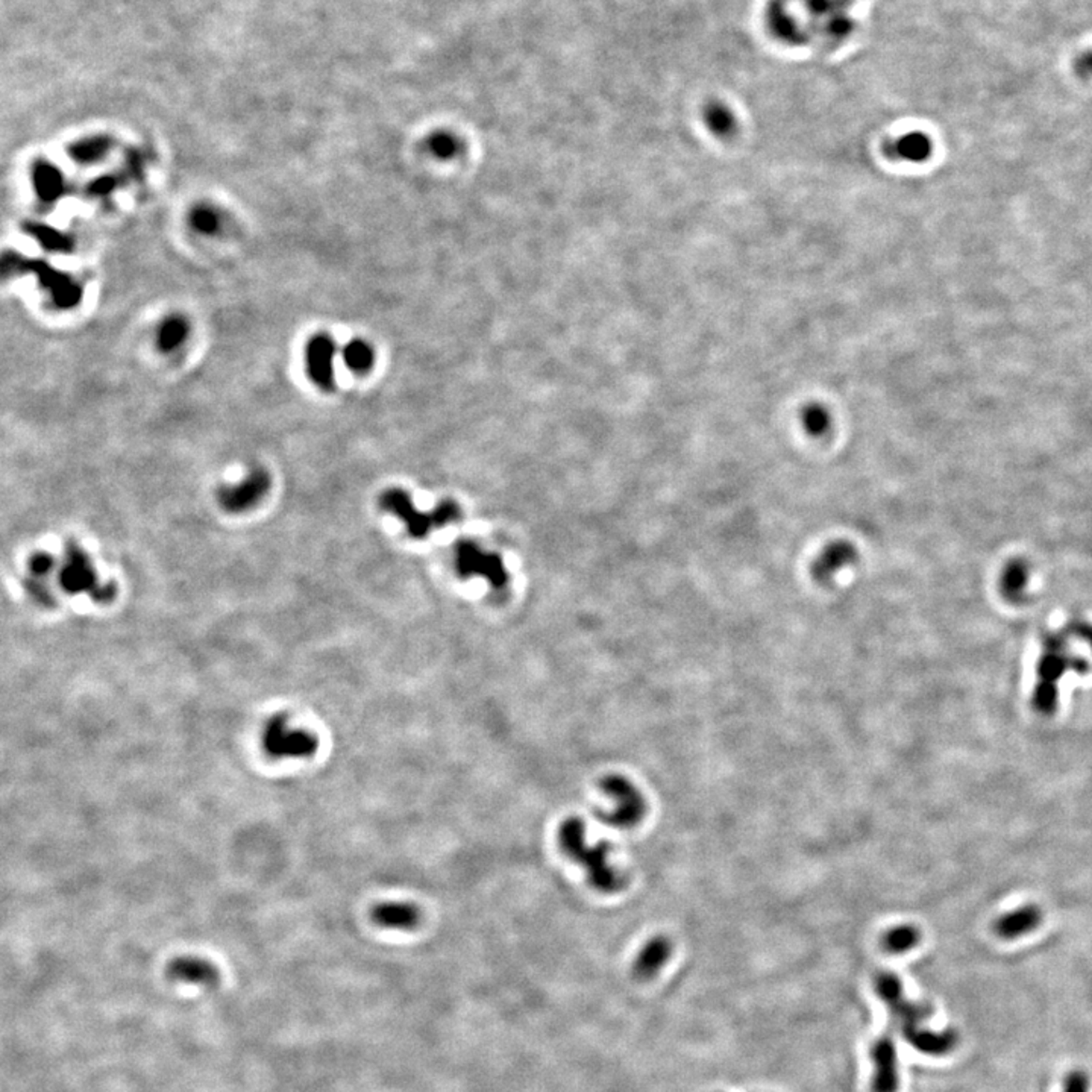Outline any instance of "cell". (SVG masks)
Returning <instances> with one entry per match:
<instances>
[{
	"mask_svg": "<svg viewBox=\"0 0 1092 1092\" xmlns=\"http://www.w3.org/2000/svg\"><path fill=\"white\" fill-rule=\"evenodd\" d=\"M558 843L569 859L586 871L590 885L604 894H614L626 885V879L610 865V845L606 842L589 845L586 842V824L577 816H569L560 824Z\"/></svg>",
	"mask_w": 1092,
	"mask_h": 1092,
	"instance_id": "1",
	"label": "cell"
},
{
	"mask_svg": "<svg viewBox=\"0 0 1092 1092\" xmlns=\"http://www.w3.org/2000/svg\"><path fill=\"white\" fill-rule=\"evenodd\" d=\"M1065 634H1050L1045 637L1044 653L1038 663V683L1033 692L1032 705L1038 713L1049 717L1057 707V685L1069 671L1077 674L1088 673V663L1079 658H1072L1065 651Z\"/></svg>",
	"mask_w": 1092,
	"mask_h": 1092,
	"instance_id": "2",
	"label": "cell"
},
{
	"mask_svg": "<svg viewBox=\"0 0 1092 1092\" xmlns=\"http://www.w3.org/2000/svg\"><path fill=\"white\" fill-rule=\"evenodd\" d=\"M380 504L386 511L401 519L407 526L408 535L415 538H427L434 528H442L454 523L462 516V510L454 501H444L430 513L416 508L407 492L390 489L381 496Z\"/></svg>",
	"mask_w": 1092,
	"mask_h": 1092,
	"instance_id": "3",
	"label": "cell"
},
{
	"mask_svg": "<svg viewBox=\"0 0 1092 1092\" xmlns=\"http://www.w3.org/2000/svg\"><path fill=\"white\" fill-rule=\"evenodd\" d=\"M60 586L68 594H88L93 601L107 604L115 597L113 583H100L88 555L76 543H68L60 568Z\"/></svg>",
	"mask_w": 1092,
	"mask_h": 1092,
	"instance_id": "4",
	"label": "cell"
},
{
	"mask_svg": "<svg viewBox=\"0 0 1092 1092\" xmlns=\"http://www.w3.org/2000/svg\"><path fill=\"white\" fill-rule=\"evenodd\" d=\"M601 789L614 801V811L609 813L599 811L598 818L610 827H634L645 815V799L642 798L641 792L637 791L633 783H629L626 777L612 776L601 780Z\"/></svg>",
	"mask_w": 1092,
	"mask_h": 1092,
	"instance_id": "5",
	"label": "cell"
},
{
	"mask_svg": "<svg viewBox=\"0 0 1092 1092\" xmlns=\"http://www.w3.org/2000/svg\"><path fill=\"white\" fill-rule=\"evenodd\" d=\"M455 569L462 578H486L495 589H501L508 583L501 555L484 551L472 540H460L455 545Z\"/></svg>",
	"mask_w": 1092,
	"mask_h": 1092,
	"instance_id": "6",
	"label": "cell"
},
{
	"mask_svg": "<svg viewBox=\"0 0 1092 1092\" xmlns=\"http://www.w3.org/2000/svg\"><path fill=\"white\" fill-rule=\"evenodd\" d=\"M265 751L275 757H310L319 747V740L311 733L290 728L284 717L269 720L265 730Z\"/></svg>",
	"mask_w": 1092,
	"mask_h": 1092,
	"instance_id": "7",
	"label": "cell"
},
{
	"mask_svg": "<svg viewBox=\"0 0 1092 1092\" xmlns=\"http://www.w3.org/2000/svg\"><path fill=\"white\" fill-rule=\"evenodd\" d=\"M270 484V476L265 469H253L240 483L222 487L218 492L219 503L233 513L250 510L267 495Z\"/></svg>",
	"mask_w": 1092,
	"mask_h": 1092,
	"instance_id": "8",
	"label": "cell"
},
{
	"mask_svg": "<svg viewBox=\"0 0 1092 1092\" xmlns=\"http://www.w3.org/2000/svg\"><path fill=\"white\" fill-rule=\"evenodd\" d=\"M871 1061L874 1065L871 1089L872 1092H897L899 1089V1059L890 1038H880L871 1047Z\"/></svg>",
	"mask_w": 1092,
	"mask_h": 1092,
	"instance_id": "9",
	"label": "cell"
},
{
	"mask_svg": "<svg viewBox=\"0 0 1092 1092\" xmlns=\"http://www.w3.org/2000/svg\"><path fill=\"white\" fill-rule=\"evenodd\" d=\"M334 358L336 346L326 336L311 339L307 348V371L314 385L331 390L334 387Z\"/></svg>",
	"mask_w": 1092,
	"mask_h": 1092,
	"instance_id": "10",
	"label": "cell"
},
{
	"mask_svg": "<svg viewBox=\"0 0 1092 1092\" xmlns=\"http://www.w3.org/2000/svg\"><path fill=\"white\" fill-rule=\"evenodd\" d=\"M371 918L383 929L410 932L419 927L422 914L413 902H385L372 907Z\"/></svg>",
	"mask_w": 1092,
	"mask_h": 1092,
	"instance_id": "11",
	"label": "cell"
},
{
	"mask_svg": "<svg viewBox=\"0 0 1092 1092\" xmlns=\"http://www.w3.org/2000/svg\"><path fill=\"white\" fill-rule=\"evenodd\" d=\"M169 978L189 985L214 988L219 985L220 974L208 961L199 958H179L169 965Z\"/></svg>",
	"mask_w": 1092,
	"mask_h": 1092,
	"instance_id": "12",
	"label": "cell"
},
{
	"mask_svg": "<svg viewBox=\"0 0 1092 1092\" xmlns=\"http://www.w3.org/2000/svg\"><path fill=\"white\" fill-rule=\"evenodd\" d=\"M1041 919L1039 907L1027 904L1000 917L993 924V932L1001 939L1020 938L1023 934L1035 931Z\"/></svg>",
	"mask_w": 1092,
	"mask_h": 1092,
	"instance_id": "13",
	"label": "cell"
},
{
	"mask_svg": "<svg viewBox=\"0 0 1092 1092\" xmlns=\"http://www.w3.org/2000/svg\"><path fill=\"white\" fill-rule=\"evenodd\" d=\"M671 942L665 936H658L646 942L642 950L637 953L631 971L637 980L653 978L661 966L665 965L671 956Z\"/></svg>",
	"mask_w": 1092,
	"mask_h": 1092,
	"instance_id": "14",
	"label": "cell"
},
{
	"mask_svg": "<svg viewBox=\"0 0 1092 1092\" xmlns=\"http://www.w3.org/2000/svg\"><path fill=\"white\" fill-rule=\"evenodd\" d=\"M933 147L926 134L922 132H909L902 135L894 143L887 144V154L902 161L922 162L931 157Z\"/></svg>",
	"mask_w": 1092,
	"mask_h": 1092,
	"instance_id": "15",
	"label": "cell"
},
{
	"mask_svg": "<svg viewBox=\"0 0 1092 1092\" xmlns=\"http://www.w3.org/2000/svg\"><path fill=\"white\" fill-rule=\"evenodd\" d=\"M910 1045L927 1054H944L953 1049L956 1038L950 1032H932V1030L918 1029L909 1033L906 1037Z\"/></svg>",
	"mask_w": 1092,
	"mask_h": 1092,
	"instance_id": "16",
	"label": "cell"
},
{
	"mask_svg": "<svg viewBox=\"0 0 1092 1092\" xmlns=\"http://www.w3.org/2000/svg\"><path fill=\"white\" fill-rule=\"evenodd\" d=\"M1029 578V568L1023 560H1013L1003 570L1001 590L1006 598L1018 599L1024 592Z\"/></svg>",
	"mask_w": 1092,
	"mask_h": 1092,
	"instance_id": "17",
	"label": "cell"
},
{
	"mask_svg": "<svg viewBox=\"0 0 1092 1092\" xmlns=\"http://www.w3.org/2000/svg\"><path fill=\"white\" fill-rule=\"evenodd\" d=\"M343 360L353 372L366 373L372 369L375 354L368 341L356 339L344 346Z\"/></svg>",
	"mask_w": 1092,
	"mask_h": 1092,
	"instance_id": "18",
	"label": "cell"
},
{
	"mask_svg": "<svg viewBox=\"0 0 1092 1092\" xmlns=\"http://www.w3.org/2000/svg\"><path fill=\"white\" fill-rule=\"evenodd\" d=\"M34 182L38 196L48 203L55 201L63 193V176L55 167L40 164L34 174Z\"/></svg>",
	"mask_w": 1092,
	"mask_h": 1092,
	"instance_id": "19",
	"label": "cell"
},
{
	"mask_svg": "<svg viewBox=\"0 0 1092 1092\" xmlns=\"http://www.w3.org/2000/svg\"><path fill=\"white\" fill-rule=\"evenodd\" d=\"M919 942V932L914 926L894 927L883 936V947L889 953L902 954L912 950Z\"/></svg>",
	"mask_w": 1092,
	"mask_h": 1092,
	"instance_id": "20",
	"label": "cell"
},
{
	"mask_svg": "<svg viewBox=\"0 0 1092 1092\" xmlns=\"http://www.w3.org/2000/svg\"><path fill=\"white\" fill-rule=\"evenodd\" d=\"M427 149L435 159H451L462 152V142L452 132L437 131L428 137Z\"/></svg>",
	"mask_w": 1092,
	"mask_h": 1092,
	"instance_id": "21",
	"label": "cell"
},
{
	"mask_svg": "<svg viewBox=\"0 0 1092 1092\" xmlns=\"http://www.w3.org/2000/svg\"><path fill=\"white\" fill-rule=\"evenodd\" d=\"M705 123H707V127L710 128V131L713 134L720 135V137H728V135H732L735 132L736 120L733 117L730 110L722 107L720 103L710 105L705 110Z\"/></svg>",
	"mask_w": 1092,
	"mask_h": 1092,
	"instance_id": "22",
	"label": "cell"
},
{
	"mask_svg": "<svg viewBox=\"0 0 1092 1092\" xmlns=\"http://www.w3.org/2000/svg\"><path fill=\"white\" fill-rule=\"evenodd\" d=\"M851 558H853V550H851L850 546H833V548L824 553L823 557H821L818 565H816L815 570L821 572L824 577H827L831 572L840 569L843 563L850 562Z\"/></svg>",
	"mask_w": 1092,
	"mask_h": 1092,
	"instance_id": "23",
	"label": "cell"
},
{
	"mask_svg": "<svg viewBox=\"0 0 1092 1092\" xmlns=\"http://www.w3.org/2000/svg\"><path fill=\"white\" fill-rule=\"evenodd\" d=\"M187 325L181 319H169L166 324L162 325L161 331H159V343L162 348L172 349L176 348L184 339H186Z\"/></svg>",
	"mask_w": 1092,
	"mask_h": 1092,
	"instance_id": "24",
	"label": "cell"
},
{
	"mask_svg": "<svg viewBox=\"0 0 1092 1092\" xmlns=\"http://www.w3.org/2000/svg\"><path fill=\"white\" fill-rule=\"evenodd\" d=\"M105 151H107V144L103 143V140H90V142H83V144H78L73 149V152H71V155L76 159H80V161H93V159L100 157Z\"/></svg>",
	"mask_w": 1092,
	"mask_h": 1092,
	"instance_id": "25",
	"label": "cell"
},
{
	"mask_svg": "<svg viewBox=\"0 0 1092 1092\" xmlns=\"http://www.w3.org/2000/svg\"><path fill=\"white\" fill-rule=\"evenodd\" d=\"M804 424H806V427H808L809 430L813 432V434L826 432L828 427L827 412H824L823 408L813 405V407L809 408V410H806V413H804Z\"/></svg>",
	"mask_w": 1092,
	"mask_h": 1092,
	"instance_id": "26",
	"label": "cell"
},
{
	"mask_svg": "<svg viewBox=\"0 0 1092 1092\" xmlns=\"http://www.w3.org/2000/svg\"><path fill=\"white\" fill-rule=\"evenodd\" d=\"M193 225L201 233H211L218 226V218H216V214L213 211L201 208V210H196V213L193 214Z\"/></svg>",
	"mask_w": 1092,
	"mask_h": 1092,
	"instance_id": "27",
	"label": "cell"
},
{
	"mask_svg": "<svg viewBox=\"0 0 1092 1092\" xmlns=\"http://www.w3.org/2000/svg\"><path fill=\"white\" fill-rule=\"evenodd\" d=\"M1089 1079L1084 1072L1074 1071L1067 1077L1064 1092H1088Z\"/></svg>",
	"mask_w": 1092,
	"mask_h": 1092,
	"instance_id": "28",
	"label": "cell"
},
{
	"mask_svg": "<svg viewBox=\"0 0 1092 1092\" xmlns=\"http://www.w3.org/2000/svg\"><path fill=\"white\" fill-rule=\"evenodd\" d=\"M1077 71L1082 76H1092V51L1086 52L1084 55L1079 58V61H1077Z\"/></svg>",
	"mask_w": 1092,
	"mask_h": 1092,
	"instance_id": "29",
	"label": "cell"
},
{
	"mask_svg": "<svg viewBox=\"0 0 1092 1092\" xmlns=\"http://www.w3.org/2000/svg\"><path fill=\"white\" fill-rule=\"evenodd\" d=\"M1069 633L1084 637V639L1089 642V645L1092 648V626H1088V624H1076V626L1069 629Z\"/></svg>",
	"mask_w": 1092,
	"mask_h": 1092,
	"instance_id": "30",
	"label": "cell"
}]
</instances>
